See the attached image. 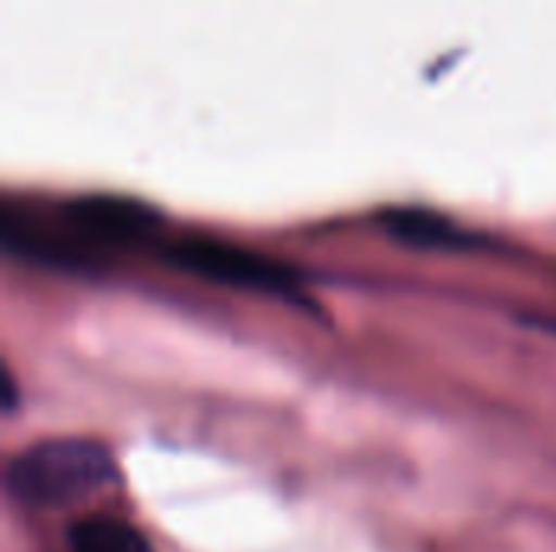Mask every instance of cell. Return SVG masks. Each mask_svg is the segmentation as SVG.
I'll list each match as a JSON object with an SVG mask.
<instances>
[{"instance_id": "cell-1", "label": "cell", "mask_w": 556, "mask_h": 552, "mask_svg": "<svg viewBox=\"0 0 556 552\" xmlns=\"http://www.w3.org/2000/svg\"><path fill=\"white\" fill-rule=\"evenodd\" d=\"M117 482V462L94 439H46L7 465V491L26 508H72Z\"/></svg>"}, {"instance_id": "cell-5", "label": "cell", "mask_w": 556, "mask_h": 552, "mask_svg": "<svg viewBox=\"0 0 556 552\" xmlns=\"http://www.w3.org/2000/svg\"><path fill=\"white\" fill-rule=\"evenodd\" d=\"M72 552H150V543L124 521L88 517L68 534Z\"/></svg>"}, {"instance_id": "cell-2", "label": "cell", "mask_w": 556, "mask_h": 552, "mask_svg": "<svg viewBox=\"0 0 556 552\" xmlns=\"http://www.w3.org/2000/svg\"><path fill=\"white\" fill-rule=\"evenodd\" d=\"M166 257L202 280L222 283V286H238V290H254V293H270V296H290L296 290V277L290 267H280L277 260L254 254L238 244L199 238V241H179L166 251Z\"/></svg>"}, {"instance_id": "cell-3", "label": "cell", "mask_w": 556, "mask_h": 552, "mask_svg": "<svg viewBox=\"0 0 556 552\" xmlns=\"http://www.w3.org/2000/svg\"><path fill=\"white\" fill-rule=\"evenodd\" d=\"M65 218L85 241H104V244L143 241L160 221V215L150 205L137 198H124V195L75 198L65 205Z\"/></svg>"}, {"instance_id": "cell-4", "label": "cell", "mask_w": 556, "mask_h": 552, "mask_svg": "<svg viewBox=\"0 0 556 552\" xmlns=\"http://www.w3.org/2000/svg\"><path fill=\"white\" fill-rule=\"evenodd\" d=\"M388 231L410 247L424 251H469L479 244V238L456 221L437 215V211H420V208H401L388 215Z\"/></svg>"}]
</instances>
